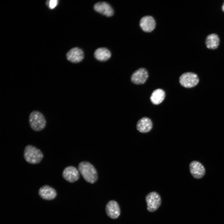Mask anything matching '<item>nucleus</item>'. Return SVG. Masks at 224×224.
<instances>
[{"label": "nucleus", "mask_w": 224, "mask_h": 224, "mask_svg": "<svg viewBox=\"0 0 224 224\" xmlns=\"http://www.w3.org/2000/svg\"><path fill=\"white\" fill-rule=\"evenodd\" d=\"M222 11L224 12V2L222 6Z\"/></svg>", "instance_id": "nucleus-19"}, {"label": "nucleus", "mask_w": 224, "mask_h": 224, "mask_svg": "<svg viewBox=\"0 0 224 224\" xmlns=\"http://www.w3.org/2000/svg\"><path fill=\"white\" fill-rule=\"evenodd\" d=\"M153 124L151 120L148 118L144 117L138 122L136 128L140 133H145L150 131L152 128Z\"/></svg>", "instance_id": "nucleus-13"}, {"label": "nucleus", "mask_w": 224, "mask_h": 224, "mask_svg": "<svg viewBox=\"0 0 224 224\" xmlns=\"http://www.w3.org/2000/svg\"><path fill=\"white\" fill-rule=\"evenodd\" d=\"M62 175L67 181L72 183L77 181L79 178V171L76 167L69 166L63 170Z\"/></svg>", "instance_id": "nucleus-8"}, {"label": "nucleus", "mask_w": 224, "mask_h": 224, "mask_svg": "<svg viewBox=\"0 0 224 224\" xmlns=\"http://www.w3.org/2000/svg\"><path fill=\"white\" fill-rule=\"evenodd\" d=\"M165 96V93L164 90L160 88L154 90L152 92L150 99L151 102L154 105H158L164 100Z\"/></svg>", "instance_id": "nucleus-17"}, {"label": "nucleus", "mask_w": 224, "mask_h": 224, "mask_svg": "<svg viewBox=\"0 0 224 224\" xmlns=\"http://www.w3.org/2000/svg\"><path fill=\"white\" fill-rule=\"evenodd\" d=\"M67 59L73 63H77L81 61L84 58L83 51L78 47H74L71 49L66 54Z\"/></svg>", "instance_id": "nucleus-10"}, {"label": "nucleus", "mask_w": 224, "mask_h": 224, "mask_svg": "<svg viewBox=\"0 0 224 224\" xmlns=\"http://www.w3.org/2000/svg\"><path fill=\"white\" fill-rule=\"evenodd\" d=\"M147 210L153 212L156 210L161 204V198L156 192L153 191L148 193L145 198Z\"/></svg>", "instance_id": "nucleus-4"}, {"label": "nucleus", "mask_w": 224, "mask_h": 224, "mask_svg": "<svg viewBox=\"0 0 224 224\" xmlns=\"http://www.w3.org/2000/svg\"><path fill=\"white\" fill-rule=\"evenodd\" d=\"M39 194L42 198L47 200L54 199L57 194L55 189L47 185H44L41 187L39 189Z\"/></svg>", "instance_id": "nucleus-14"}, {"label": "nucleus", "mask_w": 224, "mask_h": 224, "mask_svg": "<svg viewBox=\"0 0 224 224\" xmlns=\"http://www.w3.org/2000/svg\"><path fill=\"white\" fill-rule=\"evenodd\" d=\"M44 156L42 152L36 147L30 145L26 146L24 152V157L27 162L32 164L40 162Z\"/></svg>", "instance_id": "nucleus-2"}, {"label": "nucleus", "mask_w": 224, "mask_h": 224, "mask_svg": "<svg viewBox=\"0 0 224 224\" xmlns=\"http://www.w3.org/2000/svg\"><path fill=\"white\" fill-rule=\"evenodd\" d=\"M94 8L97 12L107 16H112L114 12L111 6L108 3L105 2H97L94 5Z\"/></svg>", "instance_id": "nucleus-12"}, {"label": "nucleus", "mask_w": 224, "mask_h": 224, "mask_svg": "<svg viewBox=\"0 0 224 224\" xmlns=\"http://www.w3.org/2000/svg\"><path fill=\"white\" fill-rule=\"evenodd\" d=\"M148 77V73L147 70L144 68H141L133 73L131 77V80L134 84H142L146 81Z\"/></svg>", "instance_id": "nucleus-7"}, {"label": "nucleus", "mask_w": 224, "mask_h": 224, "mask_svg": "<svg viewBox=\"0 0 224 224\" xmlns=\"http://www.w3.org/2000/svg\"><path fill=\"white\" fill-rule=\"evenodd\" d=\"M139 26L144 32L149 33L155 29L156 22L152 16L146 15L142 17L139 20Z\"/></svg>", "instance_id": "nucleus-6"}, {"label": "nucleus", "mask_w": 224, "mask_h": 224, "mask_svg": "<svg viewBox=\"0 0 224 224\" xmlns=\"http://www.w3.org/2000/svg\"><path fill=\"white\" fill-rule=\"evenodd\" d=\"M29 122L31 128L35 131L42 130L46 124V121L44 115L37 110H34L30 113Z\"/></svg>", "instance_id": "nucleus-3"}, {"label": "nucleus", "mask_w": 224, "mask_h": 224, "mask_svg": "<svg viewBox=\"0 0 224 224\" xmlns=\"http://www.w3.org/2000/svg\"><path fill=\"white\" fill-rule=\"evenodd\" d=\"M78 170L87 182L93 184L97 180V172L94 167L90 163L86 161L80 162L78 166Z\"/></svg>", "instance_id": "nucleus-1"}, {"label": "nucleus", "mask_w": 224, "mask_h": 224, "mask_svg": "<svg viewBox=\"0 0 224 224\" xmlns=\"http://www.w3.org/2000/svg\"><path fill=\"white\" fill-rule=\"evenodd\" d=\"M189 166L190 172L194 178L200 179L204 175L205 168L200 162L193 161L190 163Z\"/></svg>", "instance_id": "nucleus-9"}, {"label": "nucleus", "mask_w": 224, "mask_h": 224, "mask_svg": "<svg viewBox=\"0 0 224 224\" xmlns=\"http://www.w3.org/2000/svg\"><path fill=\"white\" fill-rule=\"evenodd\" d=\"M105 211L107 215L112 219L117 218L120 214V209L118 203L114 200L109 201L106 206Z\"/></svg>", "instance_id": "nucleus-11"}, {"label": "nucleus", "mask_w": 224, "mask_h": 224, "mask_svg": "<svg viewBox=\"0 0 224 224\" xmlns=\"http://www.w3.org/2000/svg\"><path fill=\"white\" fill-rule=\"evenodd\" d=\"M199 82L198 76L192 72H186L182 74L179 78V82L183 86L189 88L196 86Z\"/></svg>", "instance_id": "nucleus-5"}, {"label": "nucleus", "mask_w": 224, "mask_h": 224, "mask_svg": "<svg viewBox=\"0 0 224 224\" xmlns=\"http://www.w3.org/2000/svg\"><path fill=\"white\" fill-rule=\"evenodd\" d=\"M205 43L207 48L215 49L218 48L220 43V39L218 35L215 33L208 35L206 37Z\"/></svg>", "instance_id": "nucleus-15"}, {"label": "nucleus", "mask_w": 224, "mask_h": 224, "mask_svg": "<svg viewBox=\"0 0 224 224\" xmlns=\"http://www.w3.org/2000/svg\"><path fill=\"white\" fill-rule=\"evenodd\" d=\"M47 4L50 8L52 9L54 8L58 4V1L57 0H51L48 2Z\"/></svg>", "instance_id": "nucleus-18"}, {"label": "nucleus", "mask_w": 224, "mask_h": 224, "mask_svg": "<svg viewBox=\"0 0 224 224\" xmlns=\"http://www.w3.org/2000/svg\"><path fill=\"white\" fill-rule=\"evenodd\" d=\"M94 55L95 58L100 61H105L109 59L111 56L110 50L105 48H99L95 51Z\"/></svg>", "instance_id": "nucleus-16"}]
</instances>
